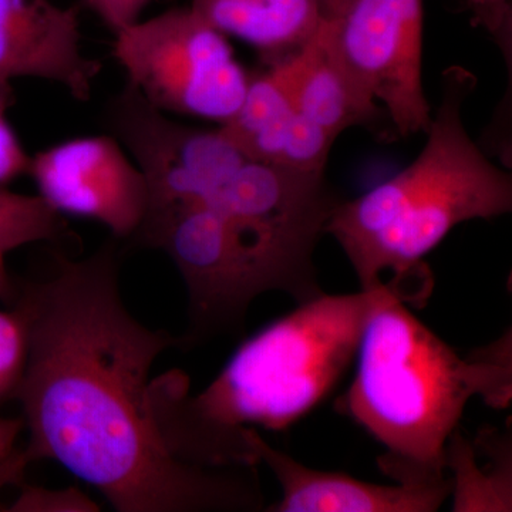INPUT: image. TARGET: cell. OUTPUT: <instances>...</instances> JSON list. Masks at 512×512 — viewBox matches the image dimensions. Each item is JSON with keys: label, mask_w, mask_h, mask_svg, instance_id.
Segmentation results:
<instances>
[{"label": "cell", "mask_w": 512, "mask_h": 512, "mask_svg": "<svg viewBox=\"0 0 512 512\" xmlns=\"http://www.w3.org/2000/svg\"><path fill=\"white\" fill-rule=\"evenodd\" d=\"M111 237L83 259L56 255L49 278L16 285L28 357L13 397L29 463L56 461L119 512H256V468L185 463L151 410V370L180 338L138 322L120 289Z\"/></svg>", "instance_id": "obj_1"}, {"label": "cell", "mask_w": 512, "mask_h": 512, "mask_svg": "<svg viewBox=\"0 0 512 512\" xmlns=\"http://www.w3.org/2000/svg\"><path fill=\"white\" fill-rule=\"evenodd\" d=\"M389 286L298 303L244 340L198 394L180 370L151 379L165 446L195 466L258 467L247 429H289L328 399L355 363L367 319Z\"/></svg>", "instance_id": "obj_2"}, {"label": "cell", "mask_w": 512, "mask_h": 512, "mask_svg": "<svg viewBox=\"0 0 512 512\" xmlns=\"http://www.w3.org/2000/svg\"><path fill=\"white\" fill-rule=\"evenodd\" d=\"M476 86L470 70H444L440 104L416 160L355 200L336 204L325 234L345 252L360 289L380 288L390 275L384 282L404 303L424 305L433 288L424 258L457 225L512 210L511 174L491 163L464 126V104Z\"/></svg>", "instance_id": "obj_3"}, {"label": "cell", "mask_w": 512, "mask_h": 512, "mask_svg": "<svg viewBox=\"0 0 512 512\" xmlns=\"http://www.w3.org/2000/svg\"><path fill=\"white\" fill-rule=\"evenodd\" d=\"M511 352L508 330L461 357L390 285L367 319L338 410L382 444L379 466L394 483H439L448 478L447 441L468 402L510 406Z\"/></svg>", "instance_id": "obj_4"}, {"label": "cell", "mask_w": 512, "mask_h": 512, "mask_svg": "<svg viewBox=\"0 0 512 512\" xmlns=\"http://www.w3.org/2000/svg\"><path fill=\"white\" fill-rule=\"evenodd\" d=\"M128 153L146 175L150 201L210 208L244 244L302 271L335 210L325 173H301L248 156L221 130L185 126L146 110L127 131Z\"/></svg>", "instance_id": "obj_5"}, {"label": "cell", "mask_w": 512, "mask_h": 512, "mask_svg": "<svg viewBox=\"0 0 512 512\" xmlns=\"http://www.w3.org/2000/svg\"><path fill=\"white\" fill-rule=\"evenodd\" d=\"M113 57L154 109L224 126L249 83L228 37L191 8L138 20L114 35Z\"/></svg>", "instance_id": "obj_6"}, {"label": "cell", "mask_w": 512, "mask_h": 512, "mask_svg": "<svg viewBox=\"0 0 512 512\" xmlns=\"http://www.w3.org/2000/svg\"><path fill=\"white\" fill-rule=\"evenodd\" d=\"M322 22L357 86L386 111L400 137L426 133L423 0H325Z\"/></svg>", "instance_id": "obj_7"}, {"label": "cell", "mask_w": 512, "mask_h": 512, "mask_svg": "<svg viewBox=\"0 0 512 512\" xmlns=\"http://www.w3.org/2000/svg\"><path fill=\"white\" fill-rule=\"evenodd\" d=\"M29 174L53 210L100 222L119 241L133 238L146 217V175L110 134L46 148L32 157Z\"/></svg>", "instance_id": "obj_8"}, {"label": "cell", "mask_w": 512, "mask_h": 512, "mask_svg": "<svg viewBox=\"0 0 512 512\" xmlns=\"http://www.w3.org/2000/svg\"><path fill=\"white\" fill-rule=\"evenodd\" d=\"M82 5L52 0H0V89L15 79L59 84L73 99L89 101L103 70L84 53Z\"/></svg>", "instance_id": "obj_9"}, {"label": "cell", "mask_w": 512, "mask_h": 512, "mask_svg": "<svg viewBox=\"0 0 512 512\" xmlns=\"http://www.w3.org/2000/svg\"><path fill=\"white\" fill-rule=\"evenodd\" d=\"M259 463L272 471L282 497L268 512H434L451 495V480L439 483H367L349 474L316 470L272 447L259 430L247 429Z\"/></svg>", "instance_id": "obj_10"}, {"label": "cell", "mask_w": 512, "mask_h": 512, "mask_svg": "<svg viewBox=\"0 0 512 512\" xmlns=\"http://www.w3.org/2000/svg\"><path fill=\"white\" fill-rule=\"evenodd\" d=\"M220 128L255 160L301 173H325L336 141L298 109L278 74L265 63L249 72L241 107Z\"/></svg>", "instance_id": "obj_11"}, {"label": "cell", "mask_w": 512, "mask_h": 512, "mask_svg": "<svg viewBox=\"0 0 512 512\" xmlns=\"http://www.w3.org/2000/svg\"><path fill=\"white\" fill-rule=\"evenodd\" d=\"M265 64L278 74L298 109L335 140L349 128L370 130L390 123L386 111L357 86L336 55L322 19L301 49Z\"/></svg>", "instance_id": "obj_12"}, {"label": "cell", "mask_w": 512, "mask_h": 512, "mask_svg": "<svg viewBox=\"0 0 512 512\" xmlns=\"http://www.w3.org/2000/svg\"><path fill=\"white\" fill-rule=\"evenodd\" d=\"M212 28L254 47L262 63L301 49L318 29L325 0H192Z\"/></svg>", "instance_id": "obj_13"}, {"label": "cell", "mask_w": 512, "mask_h": 512, "mask_svg": "<svg viewBox=\"0 0 512 512\" xmlns=\"http://www.w3.org/2000/svg\"><path fill=\"white\" fill-rule=\"evenodd\" d=\"M476 440L483 447L481 466L460 427L447 441L446 470L451 480L454 512L512 511L511 436L495 429H481Z\"/></svg>", "instance_id": "obj_14"}, {"label": "cell", "mask_w": 512, "mask_h": 512, "mask_svg": "<svg viewBox=\"0 0 512 512\" xmlns=\"http://www.w3.org/2000/svg\"><path fill=\"white\" fill-rule=\"evenodd\" d=\"M66 232L62 214L40 195L18 194L0 185V251L56 241Z\"/></svg>", "instance_id": "obj_15"}, {"label": "cell", "mask_w": 512, "mask_h": 512, "mask_svg": "<svg viewBox=\"0 0 512 512\" xmlns=\"http://www.w3.org/2000/svg\"><path fill=\"white\" fill-rule=\"evenodd\" d=\"M10 512H97L99 504L77 487L46 488L25 483L19 495L6 507Z\"/></svg>", "instance_id": "obj_16"}, {"label": "cell", "mask_w": 512, "mask_h": 512, "mask_svg": "<svg viewBox=\"0 0 512 512\" xmlns=\"http://www.w3.org/2000/svg\"><path fill=\"white\" fill-rule=\"evenodd\" d=\"M28 357V333L19 313L0 311V380L15 394Z\"/></svg>", "instance_id": "obj_17"}, {"label": "cell", "mask_w": 512, "mask_h": 512, "mask_svg": "<svg viewBox=\"0 0 512 512\" xmlns=\"http://www.w3.org/2000/svg\"><path fill=\"white\" fill-rule=\"evenodd\" d=\"M23 430L25 424L22 417L9 419L0 416V493L10 485L19 487L30 466L25 446H20V434ZM0 511H6V505L2 501Z\"/></svg>", "instance_id": "obj_18"}, {"label": "cell", "mask_w": 512, "mask_h": 512, "mask_svg": "<svg viewBox=\"0 0 512 512\" xmlns=\"http://www.w3.org/2000/svg\"><path fill=\"white\" fill-rule=\"evenodd\" d=\"M15 103V90L0 89V185L16 180L20 175L29 174L30 161L25 148L10 126L8 110Z\"/></svg>", "instance_id": "obj_19"}, {"label": "cell", "mask_w": 512, "mask_h": 512, "mask_svg": "<svg viewBox=\"0 0 512 512\" xmlns=\"http://www.w3.org/2000/svg\"><path fill=\"white\" fill-rule=\"evenodd\" d=\"M151 2L153 0H79L82 8L94 13L113 35L138 22Z\"/></svg>", "instance_id": "obj_20"}, {"label": "cell", "mask_w": 512, "mask_h": 512, "mask_svg": "<svg viewBox=\"0 0 512 512\" xmlns=\"http://www.w3.org/2000/svg\"><path fill=\"white\" fill-rule=\"evenodd\" d=\"M478 22L500 42H511V3L508 0H468Z\"/></svg>", "instance_id": "obj_21"}, {"label": "cell", "mask_w": 512, "mask_h": 512, "mask_svg": "<svg viewBox=\"0 0 512 512\" xmlns=\"http://www.w3.org/2000/svg\"><path fill=\"white\" fill-rule=\"evenodd\" d=\"M5 255V252L0 251V299L13 302L16 296V284H13L6 269Z\"/></svg>", "instance_id": "obj_22"}, {"label": "cell", "mask_w": 512, "mask_h": 512, "mask_svg": "<svg viewBox=\"0 0 512 512\" xmlns=\"http://www.w3.org/2000/svg\"><path fill=\"white\" fill-rule=\"evenodd\" d=\"M8 396H12V392H10L9 387L0 380V400Z\"/></svg>", "instance_id": "obj_23"}]
</instances>
